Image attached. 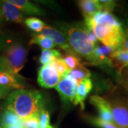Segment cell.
I'll return each mask as SVG.
<instances>
[{
	"label": "cell",
	"mask_w": 128,
	"mask_h": 128,
	"mask_svg": "<svg viewBox=\"0 0 128 128\" xmlns=\"http://www.w3.org/2000/svg\"><path fill=\"white\" fill-rule=\"evenodd\" d=\"M86 25L104 46L114 50L120 48L125 35L121 24L111 13L100 12L86 18Z\"/></svg>",
	"instance_id": "1"
},
{
	"label": "cell",
	"mask_w": 128,
	"mask_h": 128,
	"mask_svg": "<svg viewBox=\"0 0 128 128\" xmlns=\"http://www.w3.org/2000/svg\"><path fill=\"white\" fill-rule=\"evenodd\" d=\"M44 108V97L36 90H16L9 93L5 102L6 110L14 112L22 120L39 117Z\"/></svg>",
	"instance_id": "2"
},
{
	"label": "cell",
	"mask_w": 128,
	"mask_h": 128,
	"mask_svg": "<svg viewBox=\"0 0 128 128\" xmlns=\"http://www.w3.org/2000/svg\"><path fill=\"white\" fill-rule=\"evenodd\" d=\"M66 33L67 40L72 49L92 64L98 65L94 55V50L98 44L91 41L86 30L79 27L68 26Z\"/></svg>",
	"instance_id": "3"
},
{
	"label": "cell",
	"mask_w": 128,
	"mask_h": 128,
	"mask_svg": "<svg viewBox=\"0 0 128 128\" xmlns=\"http://www.w3.org/2000/svg\"><path fill=\"white\" fill-rule=\"evenodd\" d=\"M26 54V49L21 44H16L9 46L0 58V68L17 76L24 66Z\"/></svg>",
	"instance_id": "4"
},
{
	"label": "cell",
	"mask_w": 128,
	"mask_h": 128,
	"mask_svg": "<svg viewBox=\"0 0 128 128\" xmlns=\"http://www.w3.org/2000/svg\"><path fill=\"white\" fill-rule=\"evenodd\" d=\"M108 101L112 111L113 124L118 128H128V97L116 96Z\"/></svg>",
	"instance_id": "5"
},
{
	"label": "cell",
	"mask_w": 128,
	"mask_h": 128,
	"mask_svg": "<svg viewBox=\"0 0 128 128\" xmlns=\"http://www.w3.org/2000/svg\"><path fill=\"white\" fill-rule=\"evenodd\" d=\"M61 76L56 71L51 64L42 66L38 73V82L41 87L54 88L56 87L61 79Z\"/></svg>",
	"instance_id": "6"
},
{
	"label": "cell",
	"mask_w": 128,
	"mask_h": 128,
	"mask_svg": "<svg viewBox=\"0 0 128 128\" xmlns=\"http://www.w3.org/2000/svg\"><path fill=\"white\" fill-rule=\"evenodd\" d=\"M41 34L50 38L56 46H60L62 49L66 50L68 53V54L78 56V54L70 46L67 38L66 37V35L63 32H61L55 28L46 25L45 27L42 30V32H41Z\"/></svg>",
	"instance_id": "7"
},
{
	"label": "cell",
	"mask_w": 128,
	"mask_h": 128,
	"mask_svg": "<svg viewBox=\"0 0 128 128\" xmlns=\"http://www.w3.org/2000/svg\"><path fill=\"white\" fill-rule=\"evenodd\" d=\"M78 82L68 76L62 77L55 88L60 96L66 101L73 102L78 88Z\"/></svg>",
	"instance_id": "8"
},
{
	"label": "cell",
	"mask_w": 128,
	"mask_h": 128,
	"mask_svg": "<svg viewBox=\"0 0 128 128\" xmlns=\"http://www.w3.org/2000/svg\"><path fill=\"white\" fill-rule=\"evenodd\" d=\"M0 13L4 20L9 22L22 24L25 20L23 13L7 0L0 1Z\"/></svg>",
	"instance_id": "9"
},
{
	"label": "cell",
	"mask_w": 128,
	"mask_h": 128,
	"mask_svg": "<svg viewBox=\"0 0 128 128\" xmlns=\"http://www.w3.org/2000/svg\"><path fill=\"white\" fill-rule=\"evenodd\" d=\"M90 102L97 108L99 118L105 122L113 123L112 111L108 100L98 95H93L90 98Z\"/></svg>",
	"instance_id": "10"
},
{
	"label": "cell",
	"mask_w": 128,
	"mask_h": 128,
	"mask_svg": "<svg viewBox=\"0 0 128 128\" xmlns=\"http://www.w3.org/2000/svg\"><path fill=\"white\" fill-rule=\"evenodd\" d=\"M92 88V82L90 78L85 79L78 83V88L76 98L73 100V103L75 105H79L81 109L83 110L85 107L84 102L87 98L88 93L90 92Z\"/></svg>",
	"instance_id": "11"
},
{
	"label": "cell",
	"mask_w": 128,
	"mask_h": 128,
	"mask_svg": "<svg viewBox=\"0 0 128 128\" xmlns=\"http://www.w3.org/2000/svg\"><path fill=\"white\" fill-rule=\"evenodd\" d=\"M9 3L17 7L23 14L26 15H44V10L36 4L28 0H7Z\"/></svg>",
	"instance_id": "12"
},
{
	"label": "cell",
	"mask_w": 128,
	"mask_h": 128,
	"mask_svg": "<svg viewBox=\"0 0 128 128\" xmlns=\"http://www.w3.org/2000/svg\"><path fill=\"white\" fill-rule=\"evenodd\" d=\"M0 86L6 89H23L24 86L18 82L16 76L0 68Z\"/></svg>",
	"instance_id": "13"
},
{
	"label": "cell",
	"mask_w": 128,
	"mask_h": 128,
	"mask_svg": "<svg viewBox=\"0 0 128 128\" xmlns=\"http://www.w3.org/2000/svg\"><path fill=\"white\" fill-rule=\"evenodd\" d=\"M78 4L85 18L92 17L93 15L102 12V6L98 0H81Z\"/></svg>",
	"instance_id": "14"
},
{
	"label": "cell",
	"mask_w": 128,
	"mask_h": 128,
	"mask_svg": "<svg viewBox=\"0 0 128 128\" xmlns=\"http://www.w3.org/2000/svg\"><path fill=\"white\" fill-rule=\"evenodd\" d=\"M111 66H114L118 69V73L127 66H128V51L118 50H114L110 56Z\"/></svg>",
	"instance_id": "15"
},
{
	"label": "cell",
	"mask_w": 128,
	"mask_h": 128,
	"mask_svg": "<svg viewBox=\"0 0 128 128\" xmlns=\"http://www.w3.org/2000/svg\"><path fill=\"white\" fill-rule=\"evenodd\" d=\"M114 49L104 45H97L94 50V55L96 57L98 65L107 64L111 66L110 56L114 52Z\"/></svg>",
	"instance_id": "16"
},
{
	"label": "cell",
	"mask_w": 128,
	"mask_h": 128,
	"mask_svg": "<svg viewBox=\"0 0 128 128\" xmlns=\"http://www.w3.org/2000/svg\"><path fill=\"white\" fill-rule=\"evenodd\" d=\"M12 126L22 128V120L13 112L5 110L1 115V128Z\"/></svg>",
	"instance_id": "17"
},
{
	"label": "cell",
	"mask_w": 128,
	"mask_h": 128,
	"mask_svg": "<svg viewBox=\"0 0 128 128\" xmlns=\"http://www.w3.org/2000/svg\"><path fill=\"white\" fill-rule=\"evenodd\" d=\"M67 76H68L70 78L75 80L78 84L83 80L90 78V77L91 76V73L88 69L86 68L85 66H83L82 64H80L76 68L70 70Z\"/></svg>",
	"instance_id": "18"
},
{
	"label": "cell",
	"mask_w": 128,
	"mask_h": 128,
	"mask_svg": "<svg viewBox=\"0 0 128 128\" xmlns=\"http://www.w3.org/2000/svg\"><path fill=\"white\" fill-rule=\"evenodd\" d=\"M30 44H38L44 49L49 50L56 46L55 44L50 38L44 36L42 34L34 35V36L30 41Z\"/></svg>",
	"instance_id": "19"
},
{
	"label": "cell",
	"mask_w": 128,
	"mask_h": 128,
	"mask_svg": "<svg viewBox=\"0 0 128 128\" xmlns=\"http://www.w3.org/2000/svg\"><path fill=\"white\" fill-rule=\"evenodd\" d=\"M61 54L59 51L56 49H43L41 50V54L39 58V61L43 66L50 64L55 60L60 58Z\"/></svg>",
	"instance_id": "20"
},
{
	"label": "cell",
	"mask_w": 128,
	"mask_h": 128,
	"mask_svg": "<svg viewBox=\"0 0 128 128\" xmlns=\"http://www.w3.org/2000/svg\"><path fill=\"white\" fill-rule=\"evenodd\" d=\"M24 22L27 27L29 28L32 31L36 32V33L42 32V30L44 29V28L46 26L43 21H41V19L36 18V17L25 18Z\"/></svg>",
	"instance_id": "21"
},
{
	"label": "cell",
	"mask_w": 128,
	"mask_h": 128,
	"mask_svg": "<svg viewBox=\"0 0 128 128\" xmlns=\"http://www.w3.org/2000/svg\"><path fill=\"white\" fill-rule=\"evenodd\" d=\"M51 65L55 68L56 71L59 73V75L61 77H64L68 75L70 70L68 68L67 65L66 64L64 58H59L58 59L55 60L54 61L50 63Z\"/></svg>",
	"instance_id": "22"
},
{
	"label": "cell",
	"mask_w": 128,
	"mask_h": 128,
	"mask_svg": "<svg viewBox=\"0 0 128 128\" xmlns=\"http://www.w3.org/2000/svg\"><path fill=\"white\" fill-rule=\"evenodd\" d=\"M118 81L120 86L128 94V66L124 68L119 73Z\"/></svg>",
	"instance_id": "23"
},
{
	"label": "cell",
	"mask_w": 128,
	"mask_h": 128,
	"mask_svg": "<svg viewBox=\"0 0 128 128\" xmlns=\"http://www.w3.org/2000/svg\"><path fill=\"white\" fill-rule=\"evenodd\" d=\"M64 60L70 70L76 68V67H78V66H80L81 64L80 58L78 57V56L70 55V54H67Z\"/></svg>",
	"instance_id": "24"
},
{
	"label": "cell",
	"mask_w": 128,
	"mask_h": 128,
	"mask_svg": "<svg viewBox=\"0 0 128 128\" xmlns=\"http://www.w3.org/2000/svg\"><path fill=\"white\" fill-rule=\"evenodd\" d=\"M39 128H54L50 125L48 111L44 110L39 115Z\"/></svg>",
	"instance_id": "25"
},
{
	"label": "cell",
	"mask_w": 128,
	"mask_h": 128,
	"mask_svg": "<svg viewBox=\"0 0 128 128\" xmlns=\"http://www.w3.org/2000/svg\"><path fill=\"white\" fill-rule=\"evenodd\" d=\"M22 128H39V117L22 120Z\"/></svg>",
	"instance_id": "26"
},
{
	"label": "cell",
	"mask_w": 128,
	"mask_h": 128,
	"mask_svg": "<svg viewBox=\"0 0 128 128\" xmlns=\"http://www.w3.org/2000/svg\"><path fill=\"white\" fill-rule=\"evenodd\" d=\"M92 122L100 128H118L112 122H105L99 118H95L92 119Z\"/></svg>",
	"instance_id": "27"
},
{
	"label": "cell",
	"mask_w": 128,
	"mask_h": 128,
	"mask_svg": "<svg viewBox=\"0 0 128 128\" xmlns=\"http://www.w3.org/2000/svg\"><path fill=\"white\" fill-rule=\"evenodd\" d=\"M101 6H102V12H110L114 9V6H116V3L114 1H103V0H100V1Z\"/></svg>",
	"instance_id": "28"
},
{
	"label": "cell",
	"mask_w": 128,
	"mask_h": 128,
	"mask_svg": "<svg viewBox=\"0 0 128 128\" xmlns=\"http://www.w3.org/2000/svg\"><path fill=\"white\" fill-rule=\"evenodd\" d=\"M10 90H9V89H6L5 88L0 86V99L5 98L7 94H9Z\"/></svg>",
	"instance_id": "29"
},
{
	"label": "cell",
	"mask_w": 128,
	"mask_h": 128,
	"mask_svg": "<svg viewBox=\"0 0 128 128\" xmlns=\"http://www.w3.org/2000/svg\"><path fill=\"white\" fill-rule=\"evenodd\" d=\"M124 35H125V34H124ZM120 49L128 51V38L126 36L124 37L123 41H122V44L121 47H120Z\"/></svg>",
	"instance_id": "30"
},
{
	"label": "cell",
	"mask_w": 128,
	"mask_h": 128,
	"mask_svg": "<svg viewBox=\"0 0 128 128\" xmlns=\"http://www.w3.org/2000/svg\"><path fill=\"white\" fill-rule=\"evenodd\" d=\"M5 37L4 36V34L0 32V49H3V48L5 47Z\"/></svg>",
	"instance_id": "31"
},
{
	"label": "cell",
	"mask_w": 128,
	"mask_h": 128,
	"mask_svg": "<svg viewBox=\"0 0 128 128\" xmlns=\"http://www.w3.org/2000/svg\"><path fill=\"white\" fill-rule=\"evenodd\" d=\"M3 22H4V18H3V17H2V16L1 13H0V25L3 23Z\"/></svg>",
	"instance_id": "32"
},
{
	"label": "cell",
	"mask_w": 128,
	"mask_h": 128,
	"mask_svg": "<svg viewBox=\"0 0 128 128\" xmlns=\"http://www.w3.org/2000/svg\"><path fill=\"white\" fill-rule=\"evenodd\" d=\"M22 128L21 127H18V126H12V127H5V128Z\"/></svg>",
	"instance_id": "33"
},
{
	"label": "cell",
	"mask_w": 128,
	"mask_h": 128,
	"mask_svg": "<svg viewBox=\"0 0 128 128\" xmlns=\"http://www.w3.org/2000/svg\"><path fill=\"white\" fill-rule=\"evenodd\" d=\"M125 34V36L127 37V38H128V29L126 30V32H125V34Z\"/></svg>",
	"instance_id": "34"
},
{
	"label": "cell",
	"mask_w": 128,
	"mask_h": 128,
	"mask_svg": "<svg viewBox=\"0 0 128 128\" xmlns=\"http://www.w3.org/2000/svg\"><path fill=\"white\" fill-rule=\"evenodd\" d=\"M0 128H1V115H0Z\"/></svg>",
	"instance_id": "35"
}]
</instances>
